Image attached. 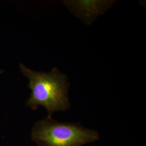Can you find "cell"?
I'll return each instance as SVG.
<instances>
[{"instance_id":"7a4b0ae2","label":"cell","mask_w":146,"mask_h":146,"mask_svg":"<svg viewBox=\"0 0 146 146\" xmlns=\"http://www.w3.org/2000/svg\"><path fill=\"white\" fill-rule=\"evenodd\" d=\"M99 139L98 131L79 123L59 122L50 116L36 122L31 132L38 146H82Z\"/></svg>"},{"instance_id":"3957f363","label":"cell","mask_w":146,"mask_h":146,"mask_svg":"<svg viewBox=\"0 0 146 146\" xmlns=\"http://www.w3.org/2000/svg\"><path fill=\"white\" fill-rule=\"evenodd\" d=\"M106 1H67L70 10L84 21L92 22L97 16L104 12L110 6Z\"/></svg>"},{"instance_id":"6da1fadb","label":"cell","mask_w":146,"mask_h":146,"mask_svg":"<svg viewBox=\"0 0 146 146\" xmlns=\"http://www.w3.org/2000/svg\"><path fill=\"white\" fill-rule=\"evenodd\" d=\"M21 72L29 80L31 90L27 106L36 110L38 106L44 107L52 117V113L66 111L70 106L68 96L69 84L66 75L56 68L49 73L32 70L20 64Z\"/></svg>"}]
</instances>
